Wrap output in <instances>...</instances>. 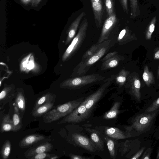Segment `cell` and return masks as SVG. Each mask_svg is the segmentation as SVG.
I'll return each instance as SVG.
<instances>
[{"label":"cell","mask_w":159,"mask_h":159,"mask_svg":"<svg viewBox=\"0 0 159 159\" xmlns=\"http://www.w3.org/2000/svg\"><path fill=\"white\" fill-rule=\"evenodd\" d=\"M116 43L113 39L103 42L102 45L92 55L83 61H81L76 67L75 74L77 76L85 75L93 64L103 57Z\"/></svg>","instance_id":"1"},{"label":"cell","mask_w":159,"mask_h":159,"mask_svg":"<svg viewBox=\"0 0 159 159\" xmlns=\"http://www.w3.org/2000/svg\"><path fill=\"white\" fill-rule=\"evenodd\" d=\"M83 98L71 101L52 108L43 116L45 123H50L64 117L71 113L83 101Z\"/></svg>","instance_id":"2"},{"label":"cell","mask_w":159,"mask_h":159,"mask_svg":"<svg viewBox=\"0 0 159 159\" xmlns=\"http://www.w3.org/2000/svg\"><path fill=\"white\" fill-rule=\"evenodd\" d=\"M88 26V19L85 17L80 24L77 34L66 49L64 55V60L75 53L80 48L85 39Z\"/></svg>","instance_id":"3"},{"label":"cell","mask_w":159,"mask_h":159,"mask_svg":"<svg viewBox=\"0 0 159 159\" xmlns=\"http://www.w3.org/2000/svg\"><path fill=\"white\" fill-rule=\"evenodd\" d=\"M105 78L98 74L77 76L67 81L64 86L72 89H78L87 85L103 80Z\"/></svg>","instance_id":"4"},{"label":"cell","mask_w":159,"mask_h":159,"mask_svg":"<svg viewBox=\"0 0 159 159\" xmlns=\"http://www.w3.org/2000/svg\"><path fill=\"white\" fill-rule=\"evenodd\" d=\"M159 110L153 112H145L137 115L134 118L131 127L134 128L138 131L143 132L147 131L152 124L157 113Z\"/></svg>","instance_id":"5"},{"label":"cell","mask_w":159,"mask_h":159,"mask_svg":"<svg viewBox=\"0 0 159 159\" xmlns=\"http://www.w3.org/2000/svg\"><path fill=\"white\" fill-rule=\"evenodd\" d=\"M90 114L87 110L83 101L77 107L65 117L58 124L81 122L86 120Z\"/></svg>","instance_id":"6"},{"label":"cell","mask_w":159,"mask_h":159,"mask_svg":"<svg viewBox=\"0 0 159 159\" xmlns=\"http://www.w3.org/2000/svg\"><path fill=\"white\" fill-rule=\"evenodd\" d=\"M117 22L116 13L108 16L104 23L99 39L97 43H100L108 39L111 31Z\"/></svg>","instance_id":"7"},{"label":"cell","mask_w":159,"mask_h":159,"mask_svg":"<svg viewBox=\"0 0 159 159\" xmlns=\"http://www.w3.org/2000/svg\"><path fill=\"white\" fill-rule=\"evenodd\" d=\"M126 81L132 95L136 99L140 100L141 84L138 74L135 72L130 73L127 77Z\"/></svg>","instance_id":"8"},{"label":"cell","mask_w":159,"mask_h":159,"mask_svg":"<svg viewBox=\"0 0 159 159\" xmlns=\"http://www.w3.org/2000/svg\"><path fill=\"white\" fill-rule=\"evenodd\" d=\"M73 140L79 146L91 152H95L97 149L91 139L80 134L75 133L72 134Z\"/></svg>","instance_id":"9"},{"label":"cell","mask_w":159,"mask_h":159,"mask_svg":"<svg viewBox=\"0 0 159 159\" xmlns=\"http://www.w3.org/2000/svg\"><path fill=\"white\" fill-rule=\"evenodd\" d=\"M53 148V145L50 143L44 142L36 147L28 150L25 153V156L27 158L29 159L38 154L50 152Z\"/></svg>","instance_id":"10"},{"label":"cell","mask_w":159,"mask_h":159,"mask_svg":"<svg viewBox=\"0 0 159 159\" xmlns=\"http://www.w3.org/2000/svg\"><path fill=\"white\" fill-rule=\"evenodd\" d=\"M93 11L95 24L97 28L101 26L103 14L102 3L91 0Z\"/></svg>","instance_id":"11"},{"label":"cell","mask_w":159,"mask_h":159,"mask_svg":"<svg viewBox=\"0 0 159 159\" xmlns=\"http://www.w3.org/2000/svg\"><path fill=\"white\" fill-rule=\"evenodd\" d=\"M44 136L38 134H32L26 136L20 142L19 147L21 148H26L44 139Z\"/></svg>","instance_id":"12"},{"label":"cell","mask_w":159,"mask_h":159,"mask_svg":"<svg viewBox=\"0 0 159 159\" xmlns=\"http://www.w3.org/2000/svg\"><path fill=\"white\" fill-rule=\"evenodd\" d=\"M137 39L134 34H132L131 31L128 27H125L120 33L117 41L120 45L126 44L134 40Z\"/></svg>","instance_id":"13"},{"label":"cell","mask_w":159,"mask_h":159,"mask_svg":"<svg viewBox=\"0 0 159 159\" xmlns=\"http://www.w3.org/2000/svg\"><path fill=\"white\" fill-rule=\"evenodd\" d=\"M84 129L89 133L91 140L97 150L103 151L104 144L98 132L95 129L89 128H85Z\"/></svg>","instance_id":"14"},{"label":"cell","mask_w":159,"mask_h":159,"mask_svg":"<svg viewBox=\"0 0 159 159\" xmlns=\"http://www.w3.org/2000/svg\"><path fill=\"white\" fill-rule=\"evenodd\" d=\"M85 15V13L82 12L71 24L68 31L67 43L69 42L75 37L81 21Z\"/></svg>","instance_id":"15"},{"label":"cell","mask_w":159,"mask_h":159,"mask_svg":"<svg viewBox=\"0 0 159 159\" xmlns=\"http://www.w3.org/2000/svg\"><path fill=\"white\" fill-rule=\"evenodd\" d=\"M104 132L106 135L116 139H125L129 136L128 134L115 127H107Z\"/></svg>","instance_id":"16"},{"label":"cell","mask_w":159,"mask_h":159,"mask_svg":"<svg viewBox=\"0 0 159 159\" xmlns=\"http://www.w3.org/2000/svg\"><path fill=\"white\" fill-rule=\"evenodd\" d=\"M124 59V57L117 54L103 61L101 69L102 70H105L115 67L118 65L120 61Z\"/></svg>","instance_id":"17"},{"label":"cell","mask_w":159,"mask_h":159,"mask_svg":"<svg viewBox=\"0 0 159 159\" xmlns=\"http://www.w3.org/2000/svg\"><path fill=\"white\" fill-rule=\"evenodd\" d=\"M54 102L45 103L39 107L35 110H32V116L35 118L43 116L53 107Z\"/></svg>","instance_id":"18"},{"label":"cell","mask_w":159,"mask_h":159,"mask_svg":"<svg viewBox=\"0 0 159 159\" xmlns=\"http://www.w3.org/2000/svg\"><path fill=\"white\" fill-rule=\"evenodd\" d=\"M11 91L10 89H5L1 92L0 93V109L3 108L7 103L10 102L14 97L13 93H10Z\"/></svg>","instance_id":"19"},{"label":"cell","mask_w":159,"mask_h":159,"mask_svg":"<svg viewBox=\"0 0 159 159\" xmlns=\"http://www.w3.org/2000/svg\"><path fill=\"white\" fill-rule=\"evenodd\" d=\"M0 131L2 133L6 132H14V127L12 120L9 114L5 115L2 118L1 124Z\"/></svg>","instance_id":"20"},{"label":"cell","mask_w":159,"mask_h":159,"mask_svg":"<svg viewBox=\"0 0 159 159\" xmlns=\"http://www.w3.org/2000/svg\"><path fill=\"white\" fill-rule=\"evenodd\" d=\"M14 111L12 117L14 132L19 131L22 127V125L20 111L16 106L14 105Z\"/></svg>","instance_id":"21"},{"label":"cell","mask_w":159,"mask_h":159,"mask_svg":"<svg viewBox=\"0 0 159 159\" xmlns=\"http://www.w3.org/2000/svg\"><path fill=\"white\" fill-rule=\"evenodd\" d=\"M142 77L146 85L148 87L155 83V80L153 73L149 70L148 66L145 65Z\"/></svg>","instance_id":"22"},{"label":"cell","mask_w":159,"mask_h":159,"mask_svg":"<svg viewBox=\"0 0 159 159\" xmlns=\"http://www.w3.org/2000/svg\"><path fill=\"white\" fill-rule=\"evenodd\" d=\"M120 105L119 102H115L111 109L106 112L103 116L105 119H111L116 118L119 112V108Z\"/></svg>","instance_id":"23"},{"label":"cell","mask_w":159,"mask_h":159,"mask_svg":"<svg viewBox=\"0 0 159 159\" xmlns=\"http://www.w3.org/2000/svg\"><path fill=\"white\" fill-rule=\"evenodd\" d=\"M14 105L17 107L20 112H24L25 110V98L21 92H19L16 97Z\"/></svg>","instance_id":"24"},{"label":"cell","mask_w":159,"mask_h":159,"mask_svg":"<svg viewBox=\"0 0 159 159\" xmlns=\"http://www.w3.org/2000/svg\"><path fill=\"white\" fill-rule=\"evenodd\" d=\"M129 74V71L123 68L116 76L115 78L116 83L120 86H122L126 81L127 77Z\"/></svg>","instance_id":"25"},{"label":"cell","mask_w":159,"mask_h":159,"mask_svg":"<svg viewBox=\"0 0 159 159\" xmlns=\"http://www.w3.org/2000/svg\"><path fill=\"white\" fill-rule=\"evenodd\" d=\"M103 136L106 141L111 157L112 158L115 159L116 156V152L114 141L107 135Z\"/></svg>","instance_id":"26"},{"label":"cell","mask_w":159,"mask_h":159,"mask_svg":"<svg viewBox=\"0 0 159 159\" xmlns=\"http://www.w3.org/2000/svg\"><path fill=\"white\" fill-rule=\"evenodd\" d=\"M54 99L55 98L51 94H45L37 100L32 110H35L39 107L45 103L55 102Z\"/></svg>","instance_id":"27"},{"label":"cell","mask_w":159,"mask_h":159,"mask_svg":"<svg viewBox=\"0 0 159 159\" xmlns=\"http://www.w3.org/2000/svg\"><path fill=\"white\" fill-rule=\"evenodd\" d=\"M130 13V17L134 19L140 14L138 0H129Z\"/></svg>","instance_id":"28"},{"label":"cell","mask_w":159,"mask_h":159,"mask_svg":"<svg viewBox=\"0 0 159 159\" xmlns=\"http://www.w3.org/2000/svg\"><path fill=\"white\" fill-rule=\"evenodd\" d=\"M11 148L10 141L6 140L4 142L0 151V155L3 159H7L9 156Z\"/></svg>","instance_id":"29"},{"label":"cell","mask_w":159,"mask_h":159,"mask_svg":"<svg viewBox=\"0 0 159 159\" xmlns=\"http://www.w3.org/2000/svg\"><path fill=\"white\" fill-rule=\"evenodd\" d=\"M157 18L154 16L150 22L145 32V38L147 40H150L154 31Z\"/></svg>","instance_id":"30"},{"label":"cell","mask_w":159,"mask_h":159,"mask_svg":"<svg viewBox=\"0 0 159 159\" xmlns=\"http://www.w3.org/2000/svg\"><path fill=\"white\" fill-rule=\"evenodd\" d=\"M103 42L92 46L83 56L81 61H83L94 53L102 44Z\"/></svg>","instance_id":"31"},{"label":"cell","mask_w":159,"mask_h":159,"mask_svg":"<svg viewBox=\"0 0 159 159\" xmlns=\"http://www.w3.org/2000/svg\"><path fill=\"white\" fill-rule=\"evenodd\" d=\"M104 3L108 17L115 13L114 0H104Z\"/></svg>","instance_id":"32"},{"label":"cell","mask_w":159,"mask_h":159,"mask_svg":"<svg viewBox=\"0 0 159 159\" xmlns=\"http://www.w3.org/2000/svg\"><path fill=\"white\" fill-rule=\"evenodd\" d=\"M54 154H51L47 152H43L36 154L30 157V159H49Z\"/></svg>","instance_id":"33"},{"label":"cell","mask_w":159,"mask_h":159,"mask_svg":"<svg viewBox=\"0 0 159 159\" xmlns=\"http://www.w3.org/2000/svg\"><path fill=\"white\" fill-rule=\"evenodd\" d=\"M159 108V97L155 100L145 110L147 112L154 111Z\"/></svg>","instance_id":"34"},{"label":"cell","mask_w":159,"mask_h":159,"mask_svg":"<svg viewBox=\"0 0 159 159\" xmlns=\"http://www.w3.org/2000/svg\"><path fill=\"white\" fill-rule=\"evenodd\" d=\"M122 8L125 12L128 14L129 9L128 6V0H119Z\"/></svg>","instance_id":"35"},{"label":"cell","mask_w":159,"mask_h":159,"mask_svg":"<svg viewBox=\"0 0 159 159\" xmlns=\"http://www.w3.org/2000/svg\"><path fill=\"white\" fill-rule=\"evenodd\" d=\"M117 54V52L116 51L110 52L108 53L104 58H103L101 60V61L103 62Z\"/></svg>","instance_id":"36"},{"label":"cell","mask_w":159,"mask_h":159,"mask_svg":"<svg viewBox=\"0 0 159 159\" xmlns=\"http://www.w3.org/2000/svg\"><path fill=\"white\" fill-rule=\"evenodd\" d=\"M145 148V147H144L141 149L135 155L132 157L131 158V159H138L141 156L143 151Z\"/></svg>","instance_id":"37"},{"label":"cell","mask_w":159,"mask_h":159,"mask_svg":"<svg viewBox=\"0 0 159 159\" xmlns=\"http://www.w3.org/2000/svg\"><path fill=\"white\" fill-rule=\"evenodd\" d=\"M152 151V149L148 148L146 150L144 154L143 155L142 159H150V154Z\"/></svg>","instance_id":"38"},{"label":"cell","mask_w":159,"mask_h":159,"mask_svg":"<svg viewBox=\"0 0 159 159\" xmlns=\"http://www.w3.org/2000/svg\"><path fill=\"white\" fill-rule=\"evenodd\" d=\"M70 157L71 159H90V158L89 157L74 154L70 155Z\"/></svg>","instance_id":"39"},{"label":"cell","mask_w":159,"mask_h":159,"mask_svg":"<svg viewBox=\"0 0 159 159\" xmlns=\"http://www.w3.org/2000/svg\"><path fill=\"white\" fill-rule=\"evenodd\" d=\"M153 58L155 60L159 59V46L154 50Z\"/></svg>","instance_id":"40"},{"label":"cell","mask_w":159,"mask_h":159,"mask_svg":"<svg viewBox=\"0 0 159 159\" xmlns=\"http://www.w3.org/2000/svg\"><path fill=\"white\" fill-rule=\"evenodd\" d=\"M42 0H32V6L33 7H36Z\"/></svg>","instance_id":"41"},{"label":"cell","mask_w":159,"mask_h":159,"mask_svg":"<svg viewBox=\"0 0 159 159\" xmlns=\"http://www.w3.org/2000/svg\"><path fill=\"white\" fill-rule=\"evenodd\" d=\"M34 66V63L32 61L29 62L27 66V68L29 70H31L33 68Z\"/></svg>","instance_id":"42"},{"label":"cell","mask_w":159,"mask_h":159,"mask_svg":"<svg viewBox=\"0 0 159 159\" xmlns=\"http://www.w3.org/2000/svg\"><path fill=\"white\" fill-rule=\"evenodd\" d=\"M31 0H20L22 3L25 5L29 4Z\"/></svg>","instance_id":"43"},{"label":"cell","mask_w":159,"mask_h":159,"mask_svg":"<svg viewBox=\"0 0 159 159\" xmlns=\"http://www.w3.org/2000/svg\"><path fill=\"white\" fill-rule=\"evenodd\" d=\"M28 61V59H27L25 61H24L22 64L23 66L24 67H25L27 65V63Z\"/></svg>","instance_id":"44"},{"label":"cell","mask_w":159,"mask_h":159,"mask_svg":"<svg viewBox=\"0 0 159 159\" xmlns=\"http://www.w3.org/2000/svg\"><path fill=\"white\" fill-rule=\"evenodd\" d=\"M59 157L58 156L54 154L49 159H56Z\"/></svg>","instance_id":"45"},{"label":"cell","mask_w":159,"mask_h":159,"mask_svg":"<svg viewBox=\"0 0 159 159\" xmlns=\"http://www.w3.org/2000/svg\"><path fill=\"white\" fill-rule=\"evenodd\" d=\"M157 79L159 78V66L158 67L157 72Z\"/></svg>","instance_id":"46"},{"label":"cell","mask_w":159,"mask_h":159,"mask_svg":"<svg viewBox=\"0 0 159 159\" xmlns=\"http://www.w3.org/2000/svg\"><path fill=\"white\" fill-rule=\"evenodd\" d=\"M93 0L96 2L102 3V0Z\"/></svg>","instance_id":"47"},{"label":"cell","mask_w":159,"mask_h":159,"mask_svg":"<svg viewBox=\"0 0 159 159\" xmlns=\"http://www.w3.org/2000/svg\"><path fill=\"white\" fill-rule=\"evenodd\" d=\"M157 159H159V150L158 152Z\"/></svg>","instance_id":"48"},{"label":"cell","mask_w":159,"mask_h":159,"mask_svg":"<svg viewBox=\"0 0 159 159\" xmlns=\"http://www.w3.org/2000/svg\"><path fill=\"white\" fill-rule=\"evenodd\" d=\"M158 86H159V84H158Z\"/></svg>","instance_id":"49"},{"label":"cell","mask_w":159,"mask_h":159,"mask_svg":"<svg viewBox=\"0 0 159 159\" xmlns=\"http://www.w3.org/2000/svg\"></svg>","instance_id":"50"}]
</instances>
